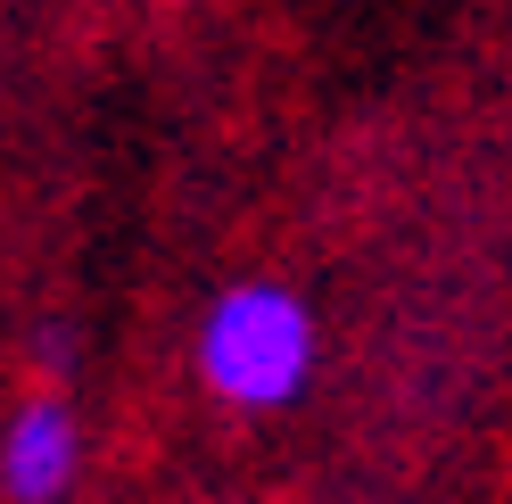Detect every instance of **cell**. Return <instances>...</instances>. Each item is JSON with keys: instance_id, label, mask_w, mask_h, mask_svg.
Returning a JSON list of instances; mask_svg holds the SVG:
<instances>
[{"instance_id": "obj_1", "label": "cell", "mask_w": 512, "mask_h": 504, "mask_svg": "<svg viewBox=\"0 0 512 504\" xmlns=\"http://www.w3.org/2000/svg\"><path fill=\"white\" fill-rule=\"evenodd\" d=\"M199 372L215 397L232 405H290L314 372V323L290 290L273 281H248V290H223L207 331H199Z\"/></svg>"}, {"instance_id": "obj_2", "label": "cell", "mask_w": 512, "mask_h": 504, "mask_svg": "<svg viewBox=\"0 0 512 504\" xmlns=\"http://www.w3.org/2000/svg\"><path fill=\"white\" fill-rule=\"evenodd\" d=\"M0 480L17 504H58L75 488V414L58 397H34L0 438Z\"/></svg>"}]
</instances>
